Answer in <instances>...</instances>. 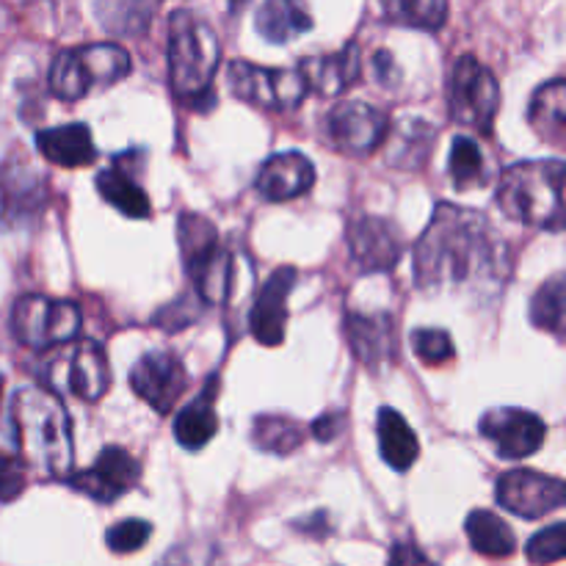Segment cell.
<instances>
[{
	"mask_svg": "<svg viewBox=\"0 0 566 566\" xmlns=\"http://www.w3.org/2000/svg\"><path fill=\"white\" fill-rule=\"evenodd\" d=\"M302 426L282 415H260L252 423V442L265 453L287 457L302 446Z\"/></svg>",
	"mask_w": 566,
	"mask_h": 566,
	"instance_id": "cell-30",
	"label": "cell"
},
{
	"mask_svg": "<svg viewBox=\"0 0 566 566\" xmlns=\"http://www.w3.org/2000/svg\"><path fill=\"white\" fill-rule=\"evenodd\" d=\"M127 72L130 55L119 44H83L61 50L50 66V92L64 103H75L92 88L114 86Z\"/></svg>",
	"mask_w": 566,
	"mask_h": 566,
	"instance_id": "cell-6",
	"label": "cell"
},
{
	"mask_svg": "<svg viewBox=\"0 0 566 566\" xmlns=\"http://www.w3.org/2000/svg\"><path fill=\"white\" fill-rule=\"evenodd\" d=\"M437 142V133L418 119H403L396 127L390 147V164L398 169H418L429 155L431 144Z\"/></svg>",
	"mask_w": 566,
	"mask_h": 566,
	"instance_id": "cell-29",
	"label": "cell"
},
{
	"mask_svg": "<svg viewBox=\"0 0 566 566\" xmlns=\"http://www.w3.org/2000/svg\"><path fill=\"white\" fill-rule=\"evenodd\" d=\"M44 379L59 396H75L94 403L111 387L108 354L97 340H72L64 352L50 359Z\"/></svg>",
	"mask_w": 566,
	"mask_h": 566,
	"instance_id": "cell-8",
	"label": "cell"
},
{
	"mask_svg": "<svg viewBox=\"0 0 566 566\" xmlns=\"http://www.w3.org/2000/svg\"><path fill=\"white\" fill-rule=\"evenodd\" d=\"M346 335L359 363L379 365L396 354V324L390 315H346Z\"/></svg>",
	"mask_w": 566,
	"mask_h": 566,
	"instance_id": "cell-20",
	"label": "cell"
},
{
	"mask_svg": "<svg viewBox=\"0 0 566 566\" xmlns=\"http://www.w3.org/2000/svg\"><path fill=\"white\" fill-rule=\"evenodd\" d=\"M390 72H392V77L398 75V72L392 70V59H390V55H387V53L376 55V75L381 77V83H387V75H390ZM387 86H390V83H387Z\"/></svg>",
	"mask_w": 566,
	"mask_h": 566,
	"instance_id": "cell-42",
	"label": "cell"
},
{
	"mask_svg": "<svg viewBox=\"0 0 566 566\" xmlns=\"http://www.w3.org/2000/svg\"><path fill=\"white\" fill-rule=\"evenodd\" d=\"M564 315H566V282L564 274L547 280L531 298V324L547 335L564 340Z\"/></svg>",
	"mask_w": 566,
	"mask_h": 566,
	"instance_id": "cell-28",
	"label": "cell"
},
{
	"mask_svg": "<svg viewBox=\"0 0 566 566\" xmlns=\"http://www.w3.org/2000/svg\"><path fill=\"white\" fill-rule=\"evenodd\" d=\"M528 562L536 566H551L558 564L566 556V525L556 523L551 528L539 531L531 536L528 542Z\"/></svg>",
	"mask_w": 566,
	"mask_h": 566,
	"instance_id": "cell-34",
	"label": "cell"
},
{
	"mask_svg": "<svg viewBox=\"0 0 566 566\" xmlns=\"http://www.w3.org/2000/svg\"><path fill=\"white\" fill-rule=\"evenodd\" d=\"M376 434H379V453L385 464H390L396 473H407L420 457V442L412 426L403 420V415L392 407L379 409V423H376Z\"/></svg>",
	"mask_w": 566,
	"mask_h": 566,
	"instance_id": "cell-22",
	"label": "cell"
},
{
	"mask_svg": "<svg viewBox=\"0 0 566 566\" xmlns=\"http://www.w3.org/2000/svg\"><path fill=\"white\" fill-rule=\"evenodd\" d=\"M11 429L20 457L44 479H66L75 462L72 420L55 392L22 387L11 401Z\"/></svg>",
	"mask_w": 566,
	"mask_h": 566,
	"instance_id": "cell-2",
	"label": "cell"
},
{
	"mask_svg": "<svg viewBox=\"0 0 566 566\" xmlns=\"http://www.w3.org/2000/svg\"><path fill=\"white\" fill-rule=\"evenodd\" d=\"M495 497L501 509L523 520H539L558 512L566 503V486L556 475L536 473V470H509L495 481Z\"/></svg>",
	"mask_w": 566,
	"mask_h": 566,
	"instance_id": "cell-11",
	"label": "cell"
},
{
	"mask_svg": "<svg viewBox=\"0 0 566 566\" xmlns=\"http://www.w3.org/2000/svg\"><path fill=\"white\" fill-rule=\"evenodd\" d=\"M36 149L50 160V164L64 166V169L88 166L97 158V147H94L92 142V133H88V127L81 125V122L36 133Z\"/></svg>",
	"mask_w": 566,
	"mask_h": 566,
	"instance_id": "cell-21",
	"label": "cell"
},
{
	"mask_svg": "<svg viewBox=\"0 0 566 566\" xmlns=\"http://www.w3.org/2000/svg\"><path fill=\"white\" fill-rule=\"evenodd\" d=\"M149 534H153V525L144 520H122V523L111 525V531L105 534V545L114 553H136L147 545Z\"/></svg>",
	"mask_w": 566,
	"mask_h": 566,
	"instance_id": "cell-36",
	"label": "cell"
},
{
	"mask_svg": "<svg viewBox=\"0 0 566 566\" xmlns=\"http://www.w3.org/2000/svg\"><path fill=\"white\" fill-rule=\"evenodd\" d=\"M564 160H523L497 182L495 202L503 216L547 232L564 230Z\"/></svg>",
	"mask_w": 566,
	"mask_h": 566,
	"instance_id": "cell-3",
	"label": "cell"
},
{
	"mask_svg": "<svg viewBox=\"0 0 566 566\" xmlns=\"http://www.w3.org/2000/svg\"><path fill=\"white\" fill-rule=\"evenodd\" d=\"M97 191L111 208L125 213L127 219H147V216L153 213L147 193H144L142 186H138L125 169H119V166H108V169L99 171Z\"/></svg>",
	"mask_w": 566,
	"mask_h": 566,
	"instance_id": "cell-27",
	"label": "cell"
},
{
	"mask_svg": "<svg viewBox=\"0 0 566 566\" xmlns=\"http://www.w3.org/2000/svg\"><path fill=\"white\" fill-rule=\"evenodd\" d=\"M0 396H3V379H0Z\"/></svg>",
	"mask_w": 566,
	"mask_h": 566,
	"instance_id": "cell-43",
	"label": "cell"
},
{
	"mask_svg": "<svg viewBox=\"0 0 566 566\" xmlns=\"http://www.w3.org/2000/svg\"><path fill=\"white\" fill-rule=\"evenodd\" d=\"M296 269L285 265V269H276L269 276V282L260 287L252 315H249V326H252L254 340L263 343V346L271 348L285 340L287 298H291L293 287H296Z\"/></svg>",
	"mask_w": 566,
	"mask_h": 566,
	"instance_id": "cell-17",
	"label": "cell"
},
{
	"mask_svg": "<svg viewBox=\"0 0 566 566\" xmlns=\"http://www.w3.org/2000/svg\"><path fill=\"white\" fill-rule=\"evenodd\" d=\"M313 28V17L293 0H269L258 9V33L265 42L285 44Z\"/></svg>",
	"mask_w": 566,
	"mask_h": 566,
	"instance_id": "cell-24",
	"label": "cell"
},
{
	"mask_svg": "<svg viewBox=\"0 0 566 566\" xmlns=\"http://www.w3.org/2000/svg\"><path fill=\"white\" fill-rule=\"evenodd\" d=\"M81 310L75 302L25 293L11 307V335L33 352L66 346L81 332Z\"/></svg>",
	"mask_w": 566,
	"mask_h": 566,
	"instance_id": "cell-7",
	"label": "cell"
},
{
	"mask_svg": "<svg viewBox=\"0 0 566 566\" xmlns=\"http://www.w3.org/2000/svg\"><path fill=\"white\" fill-rule=\"evenodd\" d=\"M359 48L357 44H346L337 53L329 55H313V59H304L298 64L307 88H313L315 94H324V97H335V94L346 92L354 81L359 77Z\"/></svg>",
	"mask_w": 566,
	"mask_h": 566,
	"instance_id": "cell-19",
	"label": "cell"
},
{
	"mask_svg": "<svg viewBox=\"0 0 566 566\" xmlns=\"http://www.w3.org/2000/svg\"><path fill=\"white\" fill-rule=\"evenodd\" d=\"M155 11H158V6L138 3V0L94 6V14L99 17V25H105L114 33H125V36H138L144 28H149V20H153Z\"/></svg>",
	"mask_w": 566,
	"mask_h": 566,
	"instance_id": "cell-33",
	"label": "cell"
},
{
	"mask_svg": "<svg viewBox=\"0 0 566 566\" xmlns=\"http://www.w3.org/2000/svg\"><path fill=\"white\" fill-rule=\"evenodd\" d=\"M219 431V418H216L213 398H210V385L197 401H191L188 407L180 409V415L175 418V440L180 442V448L186 451H202L210 440Z\"/></svg>",
	"mask_w": 566,
	"mask_h": 566,
	"instance_id": "cell-25",
	"label": "cell"
},
{
	"mask_svg": "<svg viewBox=\"0 0 566 566\" xmlns=\"http://www.w3.org/2000/svg\"><path fill=\"white\" fill-rule=\"evenodd\" d=\"M387 566H437V564L429 562L418 545H412V542H401V545L392 547Z\"/></svg>",
	"mask_w": 566,
	"mask_h": 566,
	"instance_id": "cell-40",
	"label": "cell"
},
{
	"mask_svg": "<svg viewBox=\"0 0 566 566\" xmlns=\"http://www.w3.org/2000/svg\"><path fill=\"white\" fill-rule=\"evenodd\" d=\"M390 133V119L376 105L363 99H348L335 105L326 116V136L340 153L370 155Z\"/></svg>",
	"mask_w": 566,
	"mask_h": 566,
	"instance_id": "cell-13",
	"label": "cell"
},
{
	"mask_svg": "<svg viewBox=\"0 0 566 566\" xmlns=\"http://www.w3.org/2000/svg\"><path fill=\"white\" fill-rule=\"evenodd\" d=\"M412 348L426 365H442L457 357V346H453L451 335L442 329L412 332Z\"/></svg>",
	"mask_w": 566,
	"mask_h": 566,
	"instance_id": "cell-35",
	"label": "cell"
},
{
	"mask_svg": "<svg viewBox=\"0 0 566 566\" xmlns=\"http://www.w3.org/2000/svg\"><path fill=\"white\" fill-rule=\"evenodd\" d=\"M448 171H451V182L459 191H470V188L486 186V158L481 153L479 144L468 136H457L451 144V158H448Z\"/></svg>",
	"mask_w": 566,
	"mask_h": 566,
	"instance_id": "cell-31",
	"label": "cell"
},
{
	"mask_svg": "<svg viewBox=\"0 0 566 566\" xmlns=\"http://www.w3.org/2000/svg\"><path fill=\"white\" fill-rule=\"evenodd\" d=\"M155 566H216V547L202 539H186L171 547Z\"/></svg>",
	"mask_w": 566,
	"mask_h": 566,
	"instance_id": "cell-37",
	"label": "cell"
},
{
	"mask_svg": "<svg viewBox=\"0 0 566 566\" xmlns=\"http://www.w3.org/2000/svg\"><path fill=\"white\" fill-rule=\"evenodd\" d=\"M340 431H343V415L340 412L321 415V418L313 423L315 440H321V442H332L337 434H340Z\"/></svg>",
	"mask_w": 566,
	"mask_h": 566,
	"instance_id": "cell-41",
	"label": "cell"
},
{
	"mask_svg": "<svg viewBox=\"0 0 566 566\" xmlns=\"http://www.w3.org/2000/svg\"><path fill=\"white\" fill-rule=\"evenodd\" d=\"M387 22L403 28H418V31H437L448 17L446 0H387L381 6Z\"/></svg>",
	"mask_w": 566,
	"mask_h": 566,
	"instance_id": "cell-32",
	"label": "cell"
},
{
	"mask_svg": "<svg viewBox=\"0 0 566 566\" xmlns=\"http://www.w3.org/2000/svg\"><path fill=\"white\" fill-rule=\"evenodd\" d=\"M138 479H142V464L125 448L108 446L94 459L92 468L72 475L70 486L97 503H116L138 484Z\"/></svg>",
	"mask_w": 566,
	"mask_h": 566,
	"instance_id": "cell-15",
	"label": "cell"
},
{
	"mask_svg": "<svg viewBox=\"0 0 566 566\" xmlns=\"http://www.w3.org/2000/svg\"><path fill=\"white\" fill-rule=\"evenodd\" d=\"M464 531H468L470 547L486 558H509L517 551V536L495 512H484V509L473 512Z\"/></svg>",
	"mask_w": 566,
	"mask_h": 566,
	"instance_id": "cell-26",
	"label": "cell"
},
{
	"mask_svg": "<svg viewBox=\"0 0 566 566\" xmlns=\"http://www.w3.org/2000/svg\"><path fill=\"white\" fill-rule=\"evenodd\" d=\"M177 241L197 296L208 304H224L232 291V254L219 243L213 221L199 213H182Z\"/></svg>",
	"mask_w": 566,
	"mask_h": 566,
	"instance_id": "cell-5",
	"label": "cell"
},
{
	"mask_svg": "<svg viewBox=\"0 0 566 566\" xmlns=\"http://www.w3.org/2000/svg\"><path fill=\"white\" fill-rule=\"evenodd\" d=\"M130 387L158 415H169L188 390L186 365L166 352H149L133 365Z\"/></svg>",
	"mask_w": 566,
	"mask_h": 566,
	"instance_id": "cell-14",
	"label": "cell"
},
{
	"mask_svg": "<svg viewBox=\"0 0 566 566\" xmlns=\"http://www.w3.org/2000/svg\"><path fill=\"white\" fill-rule=\"evenodd\" d=\"M202 315V304H199V296L197 293H186V296H180L177 302H171L169 307L160 310L158 315H155V324L164 326L166 332H177L182 329V326L193 324V321Z\"/></svg>",
	"mask_w": 566,
	"mask_h": 566,
	"instance_id": "cell-38",
	"label": "cell"
},
{
	"mask_svg": "<svg viewBox=\"0 0 566 566\" xmlns=\"http://www.w3.org/2000/svg\"><path fill=\"white\" fill-rule=\"evenodd\" d=\"M315 186V166L304 153L287 149V153H276L260 166L254 188L260 197L269 202H287L302 193H307Z\"/></svg>",
	"mask_w": 566,
	"mask_h": 566,
	"instance_id": "cell-18",
	"label": "cell"
},
{
	"mask_svg": "<svg viewBox=\"0 0 566 566\" xmlns=\"http://www.w3.org/2000/svg\"><path fill=\"white\" fill-rule=\"evenodd\" d=\"M448 103H451L453 122L479 133H492L497 108H501V86L490 66H484L473 55L457 59L451 70Z\"/></svg>",
	"mask_w": 566,
	"mask_h": 566,
	"instance_id": "cell-9",
	"label": "cell"
},
{
	"mask_svg": "<svg viewBox=\"0 0 566 566\" xmlns=\"http://www.w3.org/2000/svg\"><path fill=\"white\" fill-rule=\"evenodd\" d=\"M230 86L235 97L252 103L265 111H293L307 97V83L298 70H282V66H260L252 61H232Z\"/></svg>",
	"mask_w": 566,
	"mask_h": 566,
	"instance_id": "cell-10",
	"label": "cell"
},
{
	"mask_svg": "<svg viewBox=\"0 0 566 566\" xmlns=\"http://www.w3.org/2000/svg\"><path fill=\"white\" fill-rule=\"evenodd\" d=\"M509 249L490 219L459 205H437L415 247V280L426 293L495 298L509 280Z\"/></svg>",
	"mask_w": 566,
	"mask_h": 566,
	"instance_id": "cell-1",
	"label": "cell"
},
{
	"mask_svg": "<svg viewBox=\"0 0 566 566\" xmlns=\"http://www.w3.org/2000/svg\"><path fill=\"white\" fill-rule=\"evenodd\" d=\"M221 44L213 28L205 25L191 11L169 17V83L182 103L197 111L216 103L213 75L219 70Z\"/></svg>",
	"mask_w": 566,
	"mask_h": 566,
	"instance_id": "cell-4",
	"label": "cell"
},
{
	"mask_svg": "<svg viewBox=\"0 0 566 566\" xmlns=\"http://www.w3.org/2000/svg\"><path fill=\"white\" fill-rule=\"evenodd\" d=\"M479 431L492 442L495 453L509 462L534 457L547 437V426L539 415L520 407H495L481 418Z\"/></svg>",
	"mask_w": 566,
	"mask_h": 566,
	"instance_id": "cell-12",
	"label": "cell"
},
{
	"mask_svg": "<svg viewBox=\"0 0 566 566\" xmlns=\"http://www.w3.org/2000/svg\"><path fill=\"white\" fill-rule=\"evenodd\" d=\"M528 122L545 142L562 147L566 133V83L562 77L536 88L528 105Z\"/></svg>",
	"mask_w": 566,
	"mask_h": 566,
	"instance_id": "cell-23",
	"label": "cell"
},
{
	"mask_svg": "<svg viewBox=\"0 0 566 566\" xmlns=\"http://www.w3.org/2000/svg\"><path fill=\"white\" fill-rule=\"evenodd\" d=\"M25 464L17 457L0 451V503H11L14 497H20L25 492Z\"/></svg>",
	"mask_w": 566,
	"mask_h": 566,
	"instance_id": "cell-39",
	"label": "cell"
},
{
	"mask_svg": "<svg viewBox=\"0 0 566 566\" xmlns=\"http://www.w3.org/2000/svg\"><path fill=\"white\" fill-rule=\"evenodd\" d=\"M348 249L368 274L392 271L403 254V232L379 216H363L348 224Z\"/></svg>",
	"mask_w": 566,
	"mask_h": 566,
	"instance_id": "cell-16",
	"label": "cell"
}]
</instances>
